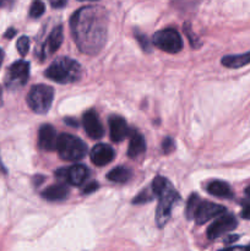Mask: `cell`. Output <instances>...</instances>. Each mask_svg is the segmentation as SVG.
Returning a JSON list of instances; mask_svg holds the SVG:
<instances>
[{"label": "cell", "instance_id": "cell-10", "mask_svg": "<svg viewBox=\"0 0 250 251\" xmlns=\"http://www.w3.org/2000/svg\"><path fill=\"white\" fill-rule=\"evenodd\" d=\"M225 212V208L223 206L217 205V203H212L210 201H201L194 220H195V222L198 225H203V223L208 222L212 218L223 215Z\"/></svg>", "mask_w": 250, "mask_h": 251}, {"label": "cell", "instance_id": "cell-9", "mask_svg": "<svg viewBox=\"0 0 250 251\" xmlns=\"http://www.w3.org/2000/svg\"><path fill=\"white\" fill-rule=\"evenodd\" d=\"M88 173H90V171L85 166L75 164V166L70 167L68 169H59V171L55 172V176L58 178H61L65 181H68V183H70L71 185L80 186L88 178Z\"/></svg>", "mask_w": 250, "mask_h": 251}, {"label": "cell", "instance_id": "cell-17", "mask_svg": "<svg viewBox=\"0 0 250 251\" xmlns=\"http://www.w3.org/2000/svg\"><path fill=\"white\" fill-rule=\"evenodd\" d=\"M43 199L49 201H61L65 200L69 196V188L64 184H55V185H51L49 188H47L46 190L42 193Z\"/></svg>", "mask_w": 250, "mask_h": 251}, {"label": "cell", "instance_id": "cell-11", "mask_svg": "<svg viewBox=\"0 0 250 251\" xmlns=\"http://www.w3.org/2000/svg\"><path fill=\"white\" fill-rule=\"evenodd\" d=\"M82 125L85 127V131L87 132L91 139H100L104 135V129L100 123V117L95 110H88L83 114Z\"/></svg>", "mask_w": 250, "mask_h": 251}, {"label": "cell", "instance_id": "cell-22", "mask_svg": "<svg viewBox=\"0 0 250 251\" xmlns=\"http://www.w3.org/2000/svg\"><path fill=\"white\" fill-rule=\"evenodd\" d=\"M44 10H46L44 2L42 0H34L29 7V16L33 17V19L41 17L44 14Z\"/></svg>", "mask_w": 250, "mask_h": 251}, {"label": "cell", "instance_id": "cell-23", "mask_svg": "<svg viewBox=\"0 0 250 251\" xmlns=\"http://www.w3.org/2000/svg\"><path fill=\"white\" fill-rule=\"evenodd\" d=\"M16 47H17V50H19L20 55L21 56L26 55L27 51H28V48H29L28 37H26V36L20 37L19 41H17V43H16Z\"/></svg>", "mask_w": 250, "mask_h": 251}, {"label": "cell", "instance_id": "cell-14", "mask_svg": "<svg viewBox=\"0 0 250 251\" xmlns=\"http://www.w3.org/2000/svg\"><path fill=\"white\" fill-rule=\"evenodd\" d=\"M109 129L110 139L114 142L123 141L130 135V129L125 119H123L122 117H118V115H113L109 118Z\"/></svg>", "mask_w": 250, "mask_h": 251}, {"label": "cell", "instance_id": "cell-16", "mask_svg": "<svg viewBox=\"0 0 250 251\" xmlns=\"http://www.w3.org/2000/svg\"><path fill=\"white\" fill-rule=\"evenodd\" d=\"M146 152V141L139 132H132L130 139L129 147H127V156L130 158H136Z\"/></svg>", "mask_w": 250, "mask_h": 251}, {"label": "cell", "instance_id": "cell-33", "mask_svg": "<svg viewBox=\"0 0 250 251\" xmlns=\"http://www.w3.org/2000/svg\"><path fill=\"white\" fill-rule=\"evenodd\" d=\"M245 195L250 199V186H248V188L245 189Z\"/></svg>", "mask_w": 250, "mask_h": 251}, {"label": "cell", "instance_id": "cell-34", "mask_svg": "<svg viewBox=\"0 0 250 251\" xmlns=\"http://www.w3.org/2000/svg\"><path fill=\"white\" fill-rule=\"evenodd\" d=\"M2 105V90L1 87H0V107Z\"/></svg>", "mask_w": 250, "mask_h": 251}, {"label": "cell", "instance_id": "cell-31", "mask_svg": "<svg viewBox=\"0 0 250 251\" xmlns=\"http://www.w3.org/2000/svg\"><path fill=\"white\" fill-rule=\"evenodd\" d=\"M15 33H16V31H15L14 28H10L9 31H7L6 33H5V37H6V38H12V36H14Z\"/></svg>", "mask_w": 250, "mask_h": 251}, {"label": "cell", "instance_id": "cell-3", "mask_svg": "<svg viewBox=\"0 0 250 251\" xmlns=\"http://www.w3.org/2000/svg\"><path fill=\"white\" fill-rule=\"evenodd\" d=\"M56 151L61 159L69 162H76L82 159L87 152V146L78 137L71 134H61L58 137Z\"/></svg>", "mask_w": 250, "mask_h": 251}, {"label": "cell", "instance_id": "cell-2", "mask_svg": "<svg viewBox=\"0 0 250 251\" xmlns=\"http://www.w3.org/2000/svg\"><path fill=\"white\" fill-rule=\"evenodd\" d=\"M81 74L82 69L80 64L66 56H61L54 60L46 71V76L49 80L63 85L78 81L81 78Z\"/></svg>", "mask_w": 250, "mask_h": 251}, {"label": "cell", "instance_id": "cell-13", "mask_svg": "<svg viewBox=\"0 0 250 251\" xmlns=\"http://www.w3.org/2000/svg\"><path fill=\"white\" fill-rule=\"evenodd\" d=\"M114 156H115L114 150H113L109 145H105V144L96 145L90 153L92 163L98 167H103L105 166V164L110 163V162L114 159Z\"/></svg>", "mask_w": 250, "mask_h": 251}, {"label": "cell", "instance_id": "cell-18", "mask_svg": "<svg viewBox=\"0 0 250 251\" xmlns=\"http://www.w3.org/2000/svg\"><path fill=\"white\" fill-rule=\"evenodd\" d=\"M221 63H222V65H225V68H243V66L250 64V51L244 54H238V55H227L225 56V58H222Z\"/></svg>", "mask_w": 250, "mask_h": 251}, {"label": "cell", "instance_id": "cell-12", "mask_svg": "<svg viewBox=\"0 0 250 251\" xmlns=\"http://www.w3.org/2000/svg\"><path fill=\"white\" fill-rule=\"evenodd\" d=\"M59 135L51 125L44 124L39 127L38 131V145L44 151H54L56 150Z\"/></svg>", "mask_w": 250, "mask_h": 251}, {"label": "cell", "instance_id": "cell-24", "mask_svg": "<svg viewBox=\"0 0 250 251\" xmlns=\"http://www.w3.org/2000/svg\"><path fill=\"white\" fill-rule=\"evenodd\" d=\"M153 193H152V190H145V191H141V193L139 194V196L137 198H135L134 200H132V202L136 203V205H139V203H145V202H149V201H151L152 199H153Z\"/></svg>", "mask_w": 250, "mask_h": 251}, {"label": "cell", "instance_id": "cell-26", "mask_svg": "<svg viewBox=\"0 0 250 251\" xmlns=\"http://www.w3.org/2000/svg\"><path fill=\"white\" fill-rule=\"evenodd\" d=\"M98 188H100V185H98L97 181H92V183L90 184H86L85 188L82 189V194H91L93 193V191L97 190Z\"/></svg>", "mask_w": 250, "mask_h": 251}, {"label": "cell", "instance_id": "cell-27", "mask_svg": "<svg viewBox=\"0 0 250 251\" xmlns=\"http://www.w3.org/2000/svg\"><path fill=\"white\" fill-rule=\"evenodd\" d=\"M242 217L244 218V220H250V199L249 201H247V202H244V208L242 210Z\"/></svg>", "mask_w": 250, "mask_h": 251}, {"label": "cell", "instance_id": "cell-28", "mask_svg": "<svg viewBox=\"0 0 250 251\" xmlns=\"http://www.w3.org/2000/svg\"><path fill=\"white\" fill-rule=\"evenodd\" d=\"M136 38L139 39V42H140V43H141L142 48H144L145 50H149L150 44H149V42H147L146 36H144V34H139V33H136Z\"/></svg>", "mask_w": 250, "mask_h": 251}, {"label": "cell", "instance_id": "cell-15", "mask_svg": "<svg viewBox=\"0 0 250 251\" xmlns=\"http://www.w3.org/2000/svg\"><path fill=\"white\" fill-rule=\"evenodd\" d=\"M206 190L208 191V194L220 199H232L234 196L232 188L227 183L221 180L211 181L207 188H206Z\"/></svg>", "mask_w": 250, "mask_h": 251}, {"label": "cell", "instance_id": "cell-19", "mask_svg": "<svg viewBox=\"0 0 250 251\" xmlns=\"http://www.w3.org/2000/svg\"><path fill=\"white\" fill-rule=\"evenodd\" d=\"M64 33H63V27L58 26L53 29V31L49 33L48 41L46 43V50L49 54H53L54 51H56L59 49V47L63 43Z\"/></svg>", "mask_w": 250, "mask_h": 251}, {"label": "cell", "instance_id": "cell-32", "mask_svg": "<svg viewBox=\"0 0 250 251\" xmlns=\"http://www.w3.org/2000/svg\"><path fill=\"white\" fill-rule=\"evenodd\" d=\"M2 60H4V53H2V50L0 49V66H1Z\"/></svg>", "mask_w": 250, "mask_h": 251}, {"label": "cell", "instance_id": "cell-20", "mask_svg": "<svg viewBox=\"0 0 250 251\" xmlns=\"http://www.w3.org/2000/svg\"><path fill=\"white\" fill-rule=\"evenodd\" d=\"M131 171L127 168H125V167H117V168L112 169V171L108 173L107 178L109 179L110 181H113V183H126V181H129L130 179H131Z\"/></svg>", "mask_w": 250, "mask_h": 251}, {"label": "cell", "instance_id": "cell-1", "mask_svg": "<svg viewBox=\"0 0 250 251\" xmlns=\"http://www.w3.org/2000/svg\"><path fill=\"white\" fill-rule=\"evenodd\" d=\"M71 34L82 53H98L105 43L107 37V16L104 10L95 6L82 7L70 20Z\"/></svg>", "mask_w": 250, "mask_h": 251}, {"label": "cell", "instance_id": "cell-21", "mask_svg": "<svg viewBox=\"0 0 250 251\" xmlns=\"http://www.w3.org/2000/svg\"><path fill=\"white\" fill-rule=\"evenodd\" d=\"M201 201L202 200L199 198V195H196V194H191V196L188 200V203H186V217H188L189 220H194L195 213L196 211H198L199 206H200Z\"/></svg>", "mask_w": 250, "mask_h": 251}, {"label": "cell", "instance_id": "cell-35", "mask_svg": "<svg viewBox=\"0 0 250 251\" xmlns=\"http://www.w3.org/2000/svg\"><path fill=\"white\" fill-rule=\"evenodd\" d=\"M91 1H93V0H91Z\"/></svg>", "mask_w": 250, "mask_h": 251}, {"label": "cell", "instance_id": "cell-8", "mask_svg": "<svg viewBox=\"0 0 250 251\" xmlns=\"http://www.w3.org/2000/svg\"><path fill=\"white\" fill-rule=\"evenodd\" d=\"M238 222L234 216L232 215H221L207 229L208 239H217L221 235L228 232H232L237 227Z\"/></svg>", "mask_w": 250, "mask_h": 251}, {"label": "cell", "instance_id": "cell-29", "mask_svg": "<svg viewBox=\"0 0 250 251\" xmlns=\"http://www.w3.org/2000/svg\"><path fill=\"white\" fill-rule=\"evenodd\" d=\"M221 251H250V247H233Z\"/></svg>", "mask_w": 250, "mask_h": 251}, {"label": "cell", "instance_id": "cell-4", "mask_svg": "<svg viewBox=\"0 0 250 251\" xmlns=\"http://www.w3.org/2000/svg\"><path fill=\"white\" fill-rule=\"evenodd\" d=\"M54 100V90L50 86L36 85L29 90L27 103L37 114H46L49 112Z\"/></svg>", "mask_w": 250, "mask_h": 251}, {"label": "cell", "instance_id": "cell-5", "mask_svg": "<svg viewBox=\"0 0 250 251\" xmlns=\"http://www.w3.org/2000/svg\"><path fill=\"white\" fill-rule=\"evenodd\" d=\"M154 46L166 53L175 54L179 53L183 48V41L180 34L174 28H166L156 32L152 37Z\"/></svg>", "mask_w": 250, "mask_h": 251}, {"label": "cell", "instance_id": "cell-25", "mask_svg": "<svg viewBox=\"0 0 250 251\" xmlns=\"http://www.w3.org/2000/svg\"><path fill=\"white\" fill-rule=\"evenodd\" d=\"M174 141L171 139V137H167V139L163 140V142H162V149H163L164 153H169V152H172L174 150Z\"/></svg>", "mask_w": 250, "mask_h": 251}, {"label": "cell", "instance_id": "cell-7", "mask_svg": "<svg viewBox=\"0 0 250 251\" xmlns=\"http://www.w3.org/2000/svg\"><path fill=\"white\" fill-rule=\"evenodd\" d=\"M29 76V63L24 60L16 61L9 68L6 74V86L10 90H16L26 85Z\"/></svg>", "mask_w": 250, "mask_h": 251}, {"label": "cell", "instance_id": "cell-30", "mask_svg": "<svg viewBox=\"0 0 250 251\" xmlns=\"http://www.w3.org/2000/svg\"><path fill=\"white\" fill-rule=\"evenodd\" d=\"M50 1V4L53 5V6L55 7H61L65 5V2L68 1V0H49Z\"/></svg>", "mask_w": 250, "mask_h": 251}, {"label": "cell", "instance_id": "cell-6", "mask_svg": "<svg viewBox=\"0 0 250 251\" xmlns=\"http://www.w3.org/2000/svg\"><path fill=\"white\" fill-rule=\"evenodd\" d=\"M158 206H157V212H156V221L158 227H163L167 225L169 217H171L172 208H173L175 201L179 199L178 193L173 189V186L169 184L168 188L159 194L158 196Z\"/></svg>", "mask_w": 250, "mask_h": 251}]
</instances>
